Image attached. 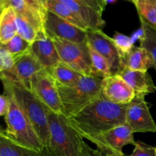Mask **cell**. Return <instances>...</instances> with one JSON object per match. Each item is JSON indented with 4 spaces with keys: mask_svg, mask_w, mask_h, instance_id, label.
I'll use <instances>...</instances> for the list:
<instances>
[{
    "mask_svg": "<svg viewBox=\"0 0 156 156\" xmlns=\"http://www.w3.org/2000/svg\"><path fill=\"white\" fill-rule=\"evenodd\" d=\"M128 105H117L107 100L101 94L73 117L69 124L88 140L126 123Z\"/></svg>",
    "mask_w": 156,
    "mask_h": 156,
    "instance_id": "6da1fadb",
    "label": "cell"
},
{
    "mask_svg": "<svg viewBox=\"0 0 156 156\" xmlns=\"http://www.w3.org/2000/svg\"><path fill=\"white\" fill-rule=\"evenodd\" d=\"M0 79L3 85L10 88L17 103L30 120L47 149L50 137L47 117L49 108L21 82L11 79L2 72L0 73Z\"/></svg>",
    "mask_w": 156,
    "mask_h": 156,
    "instance_id": "7a4b0ae2",
    "label": "cell"
},
{
    "mask_svg": "<svg viewBox=\"0 0 156 156\" xmlns=\"http://www.w3.org/2000/svg\"><path fill=\"white\" fill-rule=\"evenodd\" d=\"M4 87V94L9 98V106L7 114L5 116L6 123L5 134L13 141L23 146L43 152L46 147L37 134L34 128L24 113L17 103L10 88L5 85Z\"/></svg>",
    "mask_w": 156,
    "mask_h": 156,
    "instance_id": "3957f363",
    "label": "cell"
},
{
    "mask_svg": "<svg viewBox=\"0 0 156 156\" xmlns=\"http://www.w3.org/2000/svg\"><path fill=\"white\" fill-rule=\"evenodd\" d=\"M49 143L47 150L53 156H81L83 138L69 124L62 114L48 109Z\"/></svg>",
    "mask_w": 156,
    "mask_h": 156,
    "instance_id": "277c9868",
    "label": "cell"
},
{
    "mask_svg": "<svg viewBox=\"0 0 156 156\" xmlns=\"http://www.w3.org/2000/svg\"><path fill=\"white\" fill-rule=\"evenodd\" d=\"M103 79L94 76H82L73 86L57 84L62 107V114L66 118L82 111L101 94Z\"/></svg>",
    "mask_w": 156,
    "mask_h": 156,
    "instance_id": "5b68a950",
    "label": "cell"
},
{
    "mask_svg": "<svg viewBox=\"0 0 156 156\" xmlns=\"http://www.w3.org/2000/svg\"><path fill=\"white\" fill-rule=\"evenodd\" d=\"M49 36L56 46L60 62L84 76H94L86 42L77 44L56 37Z\"/></svg>",
    "mask_w": 156,
    "mask_h": 156,
    "instance_id": "8992f818",
    "label": "cell"
},
{
    "mask_svg": "<svg viewBox=\"0 0 156 156\" xmlns=\"http://www.w3.org/2000/svg\"><path fill=\"white\" fill-rule=\"evenodd\" d=\"M30 90L50 111L56 114H62L57 84L47 69H44L33 76Z\"/></svg>",
    "mask_w": 156,
    "mask_h": 156,
    "instance_id": "52a82bcc",
    "label": "cell"
},
{
    "mask_svg": "<svg viewBox=\"0 0 156 156\" xmlns=\"http://www.w3.org/2000/svg\"><path fill=\"white\" fill-rule=\"evenodd\" d=\"M134 133L126 123L117 126L108 132L90 140L98 149L115 156H125L123 148L126 145H134Z\"/></svg>",
    "mask_w": 156,
    "mask_h": 156,
    "instance_id": "ba28073f",
    "label": "cell"
},
{
    "mask_svg": "<svg viewBox=\"0 0 156 156\" xmlns=\"http://www.w3.org/2000/svg\"><path fill=\"white\" fill-rule=\"evenodd\" d=\"M126 123L135 133H155L156 124L149 111L145 96L136 94L128 104L126 113Z\"/></svg>",
    "mask_w": 156,
    "mask_h": 156,
    "instance_id": "9c48e42d",
    "label": "cell"
},
{
    "mask_svg": "<svg viewBox=\"0 0 156 156\" xmlns=\"http://www.w3.org/2000/svg\"><path fill=\"white\" fill-rule=\"evenodd\" d=\"M86 42L106 59L109 63L111 74H118L123 67V62L111 37L102 30H87Z\"/></svg>",
    "mask_w": 156,
    "mask_h": 156,
    "instance_id": "30bf717a",
    "label": "cell"
},
{
    "mask_svg": "<svg viewBox=\"0 0 156 156\" xmlns=\"http://www.w3.org/2000/svg\"><path fill=\"white\" fill-rule=\"evenodd\" d=\"M44 24L46 32L50 36L77 44L86 42L87 30L73 25L47 10L44 16Z\"/></svg>",
    "mask_w": 156,
    "mask_h": 156,
    "instance_id": "8fae6325",
    "label": "cell"
},
{
    "mask_svg": "<svg viewBox=\"0 0 156 156\" xmlns=\"http://www.w3.org/2000/svg\"><path fill=\"white\" fill-rule=\"evenodd\" d=\"M101 93L107 100L117 105H128L136 93L119 75H111L103 79Z\"/></svg>",
    "mask_w": 156,
    "mask_h": 156,
    "instance_id": "7c38bea8",
    "label": "cell"
},
{
    "mask_svg": "<svg viewBox=\"0 0 156 156\" xmlns=\"http://www.w3.org/2000/svg\"><path fill=\"white\" fill-rule=\"evenodd\" d=\"M30 50L45 69L50 71L60 62L59 53L53 40L46 31H40L30 44Z\"/></svg>",
    "mask_w": 156,
    "mask_h": 156,
    "instance_id": "4fadbf2b",
    "label": "cell"
},
{
    "mask_svg": "<svg viewBox=\"0 0 156 156\" xmlns=\"http://www.w3.org/2000/svg\"><path fill=\"white\" fill-rule=\"evenodd\" d=\"M44 69L30 49L24 55L15 59L12 73H4L11 79L21 82L30 89L33 76Z\"/></svg>",
    "mask_w": 156,
    "mask_h": 156,
    "instance_id": "5bb4252c",
    "label": "cell"
},
{
    "mask_svg": "<svg viewBox=\"0 0 156 156\" xmlns=\"http://www.w3.org/2000/svg\"><path fill=\"white\" fill-rule=\"evenodd\" d=\"M68 7L82 22L88 30H102L105 25L102 15L94 11L81 0H59Z\"/></svg>",
    "mask_w": 156,
    "mask_h": 156,
    "instance_id": "9a60e30c",
    "label": "cell"
},
{
    "mask_svg": "<svg viewBox=\"0 0 156 156\" xmlns=\"http://www.w3.org/2000/svg\"><path fill=\"white\" fill-rule=\"evenodd\" d=\"M117 75L124 79L135 91L136 94L146 97L147 94L156 91L155 83L148 72L135 71L123 66Z\"/></svg>",
    "mask_w": 156,
    "mask_h": 156,
    "instance_id": "2e32d148",
    "label": "cell"
},
{
    "mask_svg": "<svg viewBox=\"0 0 156 156\" xmlns=\"http://www.w3.org/2000/svg\"><path fill=\"white\" fill-rule=\"evenodd\" d=\"M0 156H53L48 151L34 150L23 146L8 137L5 132L0 133Z\"/></svg>",
    "mask_w": 156,
    "mask_h": 156,
    "instance_id": "e0dca14e",
    "label": "cell"
},
{
    "mask_svg": "<svg viewBox=\"0 0 156 156\" xmlns=\"http://www.w3.org/2000/svg\"><path fill=\"white\" fill-rule=\"evenodd\" d=\"M123 66L135 71L144 72L155 68L153 61L147 51L143 47L135 46L123 60Z\"/></svg>",
    "mask_w": 156,
    "mask_h": 156,
    "instance_id": "ac0fdd59",
    "label": "cell"
},
{
    "mask_svg": "<svg viewBox=\"0 0 156 156\" xmlns=\"http://www.w3.org/2000/svg\"><path fill=\"white\" fill-rule=\"evenodd\" d=\"M7 6H11L15 13L25 18L40 31H46L44 20L41 15L28 5L25 0H6Z\"/></svg>",
    "mask_w": 156,
    "mask_h": 156,
    "instance_id": "d6986e66",
    "label": "cell"
},
{
    "mask_svg": "<svg viewBox=\"0 0 156 156\" xmlns=\"http://www.w3.org/2000/svg\"><path fill=\"white\" fill-rule=\"evenodd\" d=\"M16 34V14L11 6H6L0 15V44H5Z\"/></svg>",
    "mask_w": 156,
    "mask_h": 156,
    "instance_id": "ffe728a7",
    "label": "cell"
},
{
    "mask_svg": "<svg viewBox=\"0 0 156 156\" xmlns=\"http://www.w3.org/2000/svg\"><path fill=\"white\" fill-rule=\"evenodd\" d=\"M49 73L51 74L56 83L66 86L76 85L83 76L62 62L56 64Z\"/></svg>",
    "mask_w": 156,
    "mask_h": 156,
    "instance_id": "44dd1931",
    "label": "cell"
},
{
    "mask_svg": "<svg viewBox=\"0 0 156 156\" xmlns=\"http://www.w3.org/2000/svg\"><path fill=\"white\" fill-rule=\"evenodd\" d=\"M45 8L47 11L55 14L59 18L73 24V25L82 30H88V27L82 22V20L79 19L68 7L59 0H46Z\"/></svg>",
    "mask_w": 156,
    "mask_h": 156,
    "instance_id": "7402d4cb",
    "label": "cell"
},
{
    "mask_svg": "<svg viewBox=\"0 0 156 156\" xmlns=\"http://www.w3.org/2000/svg\"><path fill=\"white\" fill-rule=\"evenodd\" d=\"M140 22L142 32L140 37V47L147 51L156 68V30L148 25L143 20L140 19Z\"/></svg>",
    "mask_w": 156,
    "mask_h": 156,
    "instance_id": "603a6c76",
    "label": "cell"
},
{
    "mask_svg": "<svg viewBox=\"0 0 156 156\" xmlns=\"http://www.w3.org/2000/svg\"><path fill=\"white\" fill-rule=\"evenodd\" d=\"M140 19L156 30V0H134Z\"/></svg>",
    "mask_w": 156,
    "mask_h": 156,
    "instance_id": "cb8c5ba5",
    "label": "cell"
},
{
    "mask_svg": "<svg viewBox=\"0 0 156 156\" xmlns=\"http://www.w3.org/2000/svg\"><path fill=\"white\" fill-rule=\"evenodd\" d=\"M87 45H88V51H89L94 76L101 78V79H105L111 76L112 74H111V68L106 59L102 56L100 53L95 51L91 46L88 45V44Z\"/></svg>",
    "mask_w": 156,
    "mask_h": 156,
    "instance_id": "d4e9b609",
    "label": "cell"
},
{
    "mask_svg": "<svg viewBox=\"0 0 156 156\" xmlns=\"http://www.w3.org/2000/svg\"><path fill=\"white\" fill-rule=\"evenodd\" d=\"M9 53L12 55L15 60L24 55L30 49V44L21 37L20 35L16 34L13 38L2 44Z\"/></svg>",
    "mask_w": 156,
    "mask_h": 156,
    "instance_id": "484cf974",
    "label": "cell"
},
{
    "mask_svg": "<svg viewBox=\"0 0 156 156\" xmlns=\"http://www.w3.org/2000/svg\"><path fill=\"white\" fill-rule=\"evenodd\" d=\"M16 24L17 28H18V34L31 44L37 38L40 30H38L33 24H30L25 18L17 14Z\"/></svg>",
    "mask_w": 156,
    "mask_h": 156,
    "instance_id": "4316f807",
    "label": "cell"
},
{
    "mask_svg": "<svg viewBox=\"0 0 156 156\" xmlns=\"http://www.w3.org/2000/svg\"><path fill=\"white\" fill-rule=\"evenodd\" d=\"M111 39L115 44L123 62L126 56L130 53V51L133 48V42L127 35L119 33V32H115Z\"/></svg>",
    "mask_w": 156,
    "mask_h": 156,
    "instance_id": "83f0119b",
    "label": "cell"
},
{
    "mask_svg": "<svg viewBox=\"0 0 156 156\" xmlns=\"http://www.w3.org/2000/svg\"><path fill=\"white\" fill-rule=\"evenodd\" d=\"M15 66V59L9 50L0 44V66L5 73H12Z\"/></svg>",
    "mask_w": 156,
    "mask_h": 156,
    "instance_id": "f1b7e54d",
    "label": "cell"
},
{
    "mask_svg": "<svg viewBox=\"0 0 156 156\" xmlns=\"http://www.w3.org/2000/svg\"><path fill=\"white\" fill-rule=\"evenodd\" d=\"M129 156H156L155 148L138 141L136 143L135 148Z\"/></svg>",
    "mask_w": 156,
    "mask_h": 156,
    "instance_id": "f546056e",
    "label": "cell"
},
{
    "mask_svg": "<svg viewBox=\"0 0 156 156\" xmlns=\"http://www.w3.org/2000/svg\"><path fill=\"white\" fill-rule=\"evenodd\" d=\"M81 156H115L100 149H94L88 146L84 140L81 143Z\"/></svg>",
    "mask_w": 156,
    "mask_h": 156,
    "instance_id": "4dcf8cb0",
    "label": "cell"
},
{
    "mask_svg": "<svg viewBox=\"0 0 156 156\" xmlns=\"http://www.w3.org/2000/svg\"><path fill=\"white\" fill-rule=\"evenodd\" d=\"M94 11L102 15L108 3L105 0H81Z\"/></svg>",
    "mask_w": 156,
    "mask_h": 156,
    "instance_id": "1f68e13d",
    "label": "cell"
},
{
    "mask_svg": "<svg viewBox=\"0 0 156 156\" xmlns=\"http://www.w3.org/2000/svg\"><path fill=\"white\" fill-rule=\"evenodd\" d=\"M25 1L28 4V5L31 7L35 12H37L39 15H41L44 20V16H45L47 9L41 4V2L39 0H25Z\"/></svg>",
    "mask_w": 156,
    "mask_h": 156,
    "instance_id": "d6a6232c",
    "label": "cell"
},
{
    "mask_svg": "<svg viewBox=\"0 0 156 156\" xmlns=\"http://www.w3.org/2000/svg\"><path fill=\"white\" fill-rule=\"evenodd\" d=\"M9 101L5 94L0 95V117L5 116L9 111Z\"/></svg>",
    "mask_w": 156,
    "mask_h": 156,
    "instance_id": "836d02e7",
    "label": "cell"
},
{
    "mask_svg": "<svg viewBox=\"0 0 156 156\" xmlns=\"http://www.w3.org/2000/svg\"><path fill=\"white\" fill-rule=\"evenodd\" d=\"M6 6H7V4H6V0H1V1H0V15H1L3 9H4Z\"/></svg>",
    "mask_w": 156,
    "mask_h": 156,
    "instance_id": "e575fe53",
    "label": "cell"
},
{
    "mask_svg": "<svg viewBox=\"0 0 156 156\" xmlns=\"http://www.w3.org/2000/svg\"><path fill=\"white\" fill-rule=\"evenodd\" d=\"M40 2H41V4L43 5L44 6V7H45V4H46V0H39ZM46 9V8H45Z\"/></svg>",
    "mask_w": 156,
    "mask_h": 156,
    "instance_id": "d590c367",
    "label": "cell"
},
{
    "mask_svg": "<svg viewBox=\"0 0 156 156\" xmlns=\"http://www.w3.org/2000/svg\"><path fill=\"white\" fill-rule=\"evenodd\" d=\"M105 1H106L107 3H108V2H111L115 1V0H105ZM129 1H131V2H133L134 0H129Z\"/></svg>",
    "mask_w": 156,
    "mask_h": 156,
    "instance_id": "8d00e7d4",
    "label": "cell"
},
{
    "mask_svg": "<svg viewBox=\"0 0 156 156\" xmlns=\"http://www.w3.org/2000/svg\"><path fill=\"white\" fill-rule=\"evenodd\" d=\"M2 132H5V130H3V129L1 128V126H0V133H2Z\"/></svg>",
    "mask_w": 156,
    "mask_h": 156,
    "instance_id": "74e56055",
    "label": "cell"
},
{
    "mask_svg": "<svg viewBox=\"0 0 156 156\" xmlns=\"http://www.w3.org/2000/svg\"><path fill=\"white\" fill-rule=\"evenodd\" d=\"M2 69L1 66H0V73H2Z\"/></svg>",
    "mask_w": 156,
    "mask_h": 156,
    "instance_id": "f35d334b",
    "label": "cell"
},
{
    "mask_svg": "<svg viewBox=\"0 0 156 156\" xmlns=\"http://www.w3.org/2000/svg\"><path fill=\"white\" fill-rule=\"evenodd\" d=\"M155 72H156V68H155Z\"/></svg>",
    "mask_w": 156,
    "mask_h": 156,
    "instance_id": "ab89813d",
    "label": "cell"
},
{
    "mask_svg": "<svg viewBox=\"0 0 156 156\" xmlns=\"http://www.w3.org/2000/svg\"><path fill=\"white\" fill-rule=\"evenodd\" d=\"M155 152H156V148H155Z\"/></svg>",
    "mask_w": 156,
    "mask_h": 156,
    "instance_id": "60d3db41",
    "label": "cell"
},
{
    "mask_svg": "<svg viewBox=\"0 0 156 156\" xmlns=\"http://www.w3.org/2000/svg\"><path fill=\"white\" fill-rule=\"evenodd\" d=\"M0 1H1V0H0Z\"/></svg>",
    "mask_w": 156,
    "mask_h": 156,
    "instance_id": "b9f144b4",
    "label": "cell"
}]
</instances>
